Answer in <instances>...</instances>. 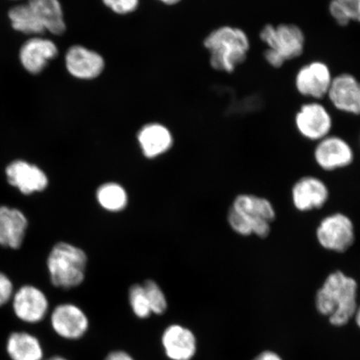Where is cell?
<instances>
[{"mask_svg":"<svg viewBox=\"0 0 360 360\" xmlns=\"http://www.w3.org/2000/svg\"><path fill=\"white\" fill-rule=\"evenodd\" d=\"M359 285L356 280L342 270L331 272L315 295L319 314L328 317L334 326H344L354 317L358 308Z\"/></svg>","mask_w":360,"mask_h":360,"instance_id":"cell-1","label":"cell"},{"mask_svg":"<svg viewBox=\"0 0 360 360\" xmlns=\"http://www.w3.org/2000/svg\"><path fill=\"white\" fill-rule=\"evenodd\" d=\"M276 215V208L266 198L240 193L229 207L227 220L229 227L238 236L266 238Z\"/></svg>","mask_w":360,"mask_h":360,"instance_id":"cell-2","label":"cell"},{"mask_svg":"<svg viewBox=\"0 0 360 360\" xmlns=\"http://www.w3.org/2000/svg\"><path fill=\"white\" fill-rule=\"evenodd\" d=\"M204 46L210 53V64L214 70L232 74L247 60L251 44L244 30L224 25L206 36Z\"/></svg>","mask_w":360,"mask_h":360,"instance_id":"cell-3","label":"cell"},{"mask_svg":"<svg viewBox=\"0 0 360 360\" xmlns=\"http://www.w3.org/2000/svg\"><path fill=\"white\" fill-rule=\"evenodd\" d=\"M87 264L88 256L82 249L70 243H57L47 258L52 285L63 290L79 286L84 281Z\"/></svg>","mask_w":360,"mask_h":360,"instance_id":"cell-4","label":"cell"},{"mask_svg":"<svg viewBox=\"0 0 360 360\" xmlns=\"http://www.w3.org/2000/svg\"><path fill=\"white\" fill-rule=\"evenodd\" d=\"M259 36L268 49L277 52L286 62L296 60L304 52L306 36L298 25L292 22L267 24L260 30Z\"/></svg>","mask_w":360,"mask_h":360,"instance_id":"cell-5","label":"cell"},{"mask_svg":"<svg viewBox=\"0 0 360 360\" xmlns=\"http://www.w3.org/2000/svg\"><path fill=\"white\" fill-rule=\"evenodd\" d=\"M315 237L323 250L344 254L356 240V231L349 216L336 212L321 219L315 231Z\"/></svg>","mask_w":360,"mask_h":360,"instance_id":"cell-6","label":"cell"},{"mask_svg":"<svg viewBox=\"0 0 360 360\" xmlns=\"http://www.w3.org/2000/svg\"><path fill=\"white\" fill-rule=\"evenodd\" d=\"M295 125L304 139L318 142L330 134L334 120L323 103L313 101L303 103L296 112Z\"/></svg>","mask_w":360,"mask_h":360,"instance_id":"cell-7","label":"cell"},{"mask_svg":"<svg viewBox=\"0 0 360 360\" xmlns=\"http://www.w3.org/2000/svg\"><path fill=\"white\" fill-rule=\"evenodd\" d=\"M334 76L326 62L314 60L301 66L295 77V86L300 96L319 101L327 97Z\"/></svg>","mask_w":360,"mask_h":360,"instance_id":"cell-8","label":"cell"},{"mask_svg":"<svg viewBox=\"0 0 360 360\" xmlns=\"http://www.w3.org/2000/svg\"><path fill=\"white\" fill-rule=\"evenodd\" d=\"M314 160L319 169L333 172L352 165L354 151L345 139L330 134L317 142L314 150Z\"/></svg>","mask_w":360,"mask_h":360,"instance_id":"cell-9","label":"cell"},{"mask_svg":"<svg viewBox=\"0 0 360 360\" xmlns=\"http://www.w3.org/2000/svg\"><path fill=\"white\" fill-rule=\"evenodd\" d=\"M330 196V188L326 182L312 175L301 177L291 188L292 205L301 213L322 209Z\"/></svg>","mask_w":360,"mask_h":360,"instance_id":"cell-10","label":"cell"},{"mask_svg":"<svg viewBox=\"0 0 360 360\" xmlns=\"http://www.w3.org/2000/svg\"><path fill=\"white\" fill-rule=\"evenodd\" d=\"M6 176L8 184L24 195L41 193L46 190L49 183L47 174L41 168L24 160H13L8 164Z\"/></svg>","mask_w":360,"mask_h":360,"instance_id":"cell-11","label":"cell"},{"mask_svg":"<svg viewBox=\"0 0 360 360\" xmlns=\"http://www.w3.org/2000/svg\"><path fill=\"white\" fill-rule=\"evenodd\" d=\"M327 98L338 111L360 116V80L354 75L344 72L334 76Z\"/></svg>","mask_w":360,"mask_h":360,"instance_id":"cell-12","label":"cell"},{"mask_svg":"<svg viewBox=\"0 0 360 360\" xmlns=\"http://www.w3.org/2000/svg\"><path fill=\"white\" fill-rule=\"evenodd\" d=\"M65 63L68 73L79 80L96 79L105 69V58L100 53L80 44L68 49Z\"/></svg>","mask_w":360,"mask_h":360,"instance_id":"cell-13","label":"cell"},{"mask_svg":"<svg viewBox=\"0 0 360 360\" xmlns=\"http://www.w3.org/2000/svg\"><path fill=\"white\" fill-rule=\"evenodd\" d=\"M13 311L20 321L29 323L42 321L49 309L44 292L34 285H24L13 295Z\"/></svg>","mask_w":360,"mask_h":360,"instance_id":"cell-14","label":"cell"},{"mask_svg":"<svg viewBox=\"0 0 360 360\" xmlns=\"http://www.w3.org/2000/svg\"><path fill=\"white\" fill-rule=\"evenodd\" d=\"M58 55V49L55 42L41 36H34L22 45L20 60L30 74L39 75Z\"/></svg>","mask_w":360,"mask_h":360,"instance_id":"cell-15","label":"cell"},{"mask_svg":"<svg viewBox=\"0 0 360 360\" xmlns=\"http://www.w3.org/2000/svg\"><path fill=\"white\" fill-rule=\"evenodd\" d=\"M28 227L29 220L20 210L0 206V246L13 250L20 249Z\"/></svg>","mask_w":360,"mask_h":360,"instance_id":"cell-16","label":"cell"},{"mask_svg":"<svg viewBox=\"0 0 360 360\" xmlns=\"http://www.w3.org/2000/svg\"><path fill=\"white\" fill-rule=\"evenodd\" d=\"M51 325L58 335L65 339H79L88 330L86 315L72 304L58 305L51 314Z\"/></svg>","mask_w":360,"mask_h":360,"instance_id":"cell-17","label":"cell"},{"mask_svg":"<svg viewBox=\"0 0 360 360\" xmlns=\"http://www.w3.org/2000/svg\"><path fill=\"white\" fill-rule=\"evenodd\" d=\"M137 141L142 154L147 159H155L166 154L174 143L172 133L160 123L143 125L137 134Z\"/></svg>","mask_w":360,"mask_h":360,"instance_id":"cell-18","label":"cell"},{"mask_svg":"<svg viewBox=\"0 0 360 360\" xmlns=\"http://www.w3.org/2000/svg\"><path fill=\"white\" fill-rule=\"evenodd\" d=\"M168 357L173 360H191L196 351V340L191 330L179 326H171L162 338Z\"/></svg>","mask_w":360,"mask_h":360,"instance_id":"cell-19","label":"cell"},{"mask_svg":"<svg viewBox=\"0 0 360 360\" xmlns=\"http://www.w3.org/2000/svg\"><path fill=\"white\" fill-rule=\"evenodd\" d=\"M45 32L61 35L65 32L64 11L60 0H29Z\"/></svg>","mask_w":360,"mask_h":360,"instance_id":"cell-20","label":"cell"},{"mask_svg":"<svg viewBox=\"0 0 360 360\" xmlns=\"http://www.w3.org/2000/svg\"><path fill=\"white\" fill-rule=\"evenodd\" d=\"M12 360H42L44 352L37 338L26 332L13 333L7 341Z\"/></svg>","mask_w":360,"mask_h":360,"instance_id":"cell-21","label":"cell"},{"mask_svg":"<svg viewBox=\"0 0 360 360\" xmlns=\"http://www.w3.org/2000/svg\"><path fill=\"white\" fill-rule=\"evenodd\" d=\"M10 19L13 30L18 32L34 36H41L45 33L41 24L36 16L33 8L28 3L20 4L13 7L8 11Z\"/></svg>","mask_w":360,"mask_h":360,"instance_id":"cell-22","label":"cell"},{"mask_svg":"<svg viewBox=\"0 0 360 360\" xmlns=\"http://www.w3.org/2000/svg\"><path fill=\"white\" fill-rule=\"evenodd\" d=\"M96 200L103 210L118 213L127 207L129 197L127 191L120 184L108 182L98 188Z\"/></svg>","mask_w":360,"mask_h":360,"instance_id":"cell-23","label":"cell"},{"mask_svg":"<svg viewBox=\"0 0 360 360\" xmlns=\"http://www.w3.org/2000/svg\"><path fill=\"white\" fill-rule=\"evenodd\" d=\"M152 313L162 314L167 309V300L159 285L151 280L146 281L143 285Z\"/></svg>","mask_w":360,"mask_h":360,"instance_id":"cell-24","label":"cell"},{"mask_svg":"<svg viewBox=\"0 0 360 360\" xmlns=\"http://www.w3.org/2000/svg\"><path fill=\"white\" fill-rule=\"evenodd\" d=\"M129 299L134 313L139 318L145 319L152 314L143 285H132L129 289Z\"/></svg>","mask_w":360,"mask_h":360,"instance_id":"cell-25","label":"cell"},{"mask_svg":"<svg viewBox=\"0 0 360 360\" xmlns=\"http://www.w3.org/2000/svg\"><path fill=\"white\" fill-rule=\"evenodd\" d=\"M105 7L119 15H127L137 10L139 0H102Z\"/></svg>","mask_w":360,"mask_h":360,"instance_id":"cell-26","label":"cell"},{"mask_svg":"<svg viewBox=\"0 0 360 360\" xmlns=\"http://www.w3.org/2000/svg\"><path fill=\"white\" fill-rule=\"evenodd\" d=\"M328 11L332 20L340 27H347L352 22L343 7L336 0H330L328 3Z\"/></svg>","mask_w":360,"mask_h":360,"instance_id":"cell-27","label":"cell"},{"mask_svg":"<svg viewBox=\"0 0 360 360\" xmlns=\"http://www.w3.org/2000/svg\"><path fill=\"white\" fill-rule=\"evenodd\" d=\"M13 285L6 274L0 272V307L13 298Z\"/></svg>","mask_w":360,"mask_h":360,"instance_id":"cell-28","label":"cell"},{"mask_svg":"<svg viewBox=\"0 0 360 360\" xmlns=\"http://www.w3.org/2000/svg\"><path fill=\"white\" fill-rule=\"evenodd\" d=\"M343 7L351 22L360 24V0H336Z\"/></svg>","mask_w":360,"mask_h":360,"instance_id":"cell-29","label":"cell"},{"mask_svg":"<svg viewBox=\"0 0 360 360\" xmlns=\"http://www.w3.org/2000/svg\"><path fill=\"white\" fill-rule=\"evenodd\" d=\"M263 57L267 64L274 69H281L286 61L281 56L271 49H266L263 53Z\"/></svg>","mask_w":360,"mask_h":360,"instance_id":"cell-30","label":"cell"},{"mask_svg":"<svg viewBox=\"0 0 360 360\" xmlns=\"http://www.w3.org/2000/svg\"><path fill=\"white\" fill-rule=\"evenodd\" d=\"M105 360H134L127 353L123 351H115L106 357Z\"/></svg>","mask_w":360,"mask_h":360,"instance_id":"cell-31","label":"cell"},{"mask_svg":"<svg viewBox=\"0 0 360 360\" xmlns=\"http://www.w3.org/2000/svg\"><path fill=\"white\" fill-rule=\"evenodd\" d=\"M254 360H283L280 355L276 353L271 352V351H264L256 357Z\"/></svg>","mask_w":360,"mask_h":360,"instance_id":"cell-32","label":"cell"},{"mask_svg":"<svg viewBox=\"0 0 360 360\" xmlns=\"http://www.w3.org/2000/svg\"><path fill=\"white\" fill-rule=\"evenodd\" d=\"M158 1L165 4V6H174V4H177L181 1V0H158Z\"/></svg>","mask_w":360,"mask_h":360,"instance_id":"cell-33","label":"cell"},{"mask_svg":"<svg viewBox=\"0 0 360 360\" xmlns=\"http://www.w3.org/2000/svg\"><path fill=\"white\" fill-rule=\"evenodd\" d=\"M354 317H355V321H356L358 326L360 328V305L358 306L356 312H355V314H354Z\"/></svg>","mask_w":360,"mask_h":360,"instance_id":"cell-34","label":"cell"},{"mask_svg":"<svg viewBox=\"0 0 360 360\" xmlns=\"http://www.w3.org/2000/svg\"><path fill=\"white\" fill-rule=\"evenodd\" d=\"M47 360H67V359L65 358L60 357V356H53V357L48 359Z\"/></svg>","mask_w":360,"mask_h":360,"instance_id":"cell-35","label":"cell"},{"mask_svg":"<svg viewBox=\"0 0 360 360\" xmlns=\"http://www.w3.org/2000/svg\"><path fill=\"white\" fill-rule=\"evenodd\" d=\"M359 143H360V136H359Z\"/></svg>","mask_w":360,"mask_h":360,"instance_id":"cell-36","label":"cell"}]
</instances>
